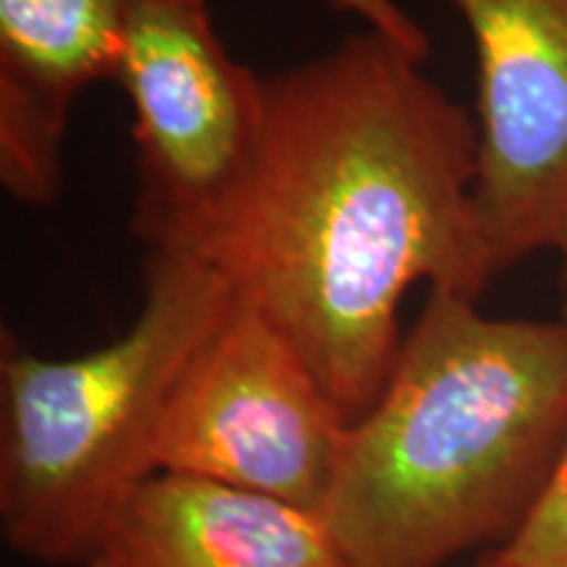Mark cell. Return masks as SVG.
<instances>
[{"mask_svg":"<svg viewBox=\"0 0 567 567\" xmlns=\"http://www.w3.org/2000/svg\"><path fill=\"white\" fill-rule=\"evenodd\" d=\"M476 118L386 34L266 76L252 168L195 255L313 368L350 423L400 354L408 289L492 284L473 184Z\"/></svg>","mask_w":567,"mask_h":567,"instance_id":"cell-1","label":"cell"},{"mask_svg":"<svg viewBox=\"0 0 567 567\" xmlns=\"http://www.w3.org/2000/svg\"><path fill=\"white\" fill-rule=\"evenodd\" d=\"M567 444V313L488 318L429 292L350 425L321 520L344 567H442L526 520Z\"/></svg>","mask_w":567,"mask_h":567,"instance_id":"cell-2","label":"cell"},{"mask_svg":"<svg viewBox=\"0 0 567 567\" xmlns=\"http://www.w3.org/2000/svg\"><path fill=\"white\" fill-rule=\"evenodd\" d=\"M200 255L155 250L145 300L122 337L74 358L0 344V526L13 551L82 563L145 484L184 371L231 305Z\"/></svg>","mask_w":567,"mask_h":567,"instance_id":"cell-3","label":"cell"},{"mask_svg":"<svg viewBox=\"0 0 567 567\" xmlns=\"http://www.w3.org/2000/svg\"><path fill=\"white\" fill-rule=\"evenodd\" d=\"M122 3L116 82L132 103V229L147 252H195L250 174L266 122V76L231 59L205 0Z\"/></svg>","mask_w":567,"mask_h":567,"instance_id":"cell-4","label":"cell"},{"mask_svg":"<svg viewBox=\"0 0 567 567\" xmlns=\"http://www.w3.org/2000/svg\"><path fill=\"white\" fill-rule=\"evenodd\" d=\"M350 425L297 347L234 295L176 386L155 467L321 515Z\"/></svg>","mask_w":567,"mask_h":567,"instance_id":"cell-5","label":"cell"},{"mask_svg":"<svg viewBox=\"0 0 567 567\" xmlns=\"http://www.w3.org/2000/svg\"><path fill=\"white\" fill-rule=\"evenodd\" d=\"M476 48L473 210L486 268L567 250V0H450Z\"/></svg>","mask_w":567,"mask_h":567,"instance_id":"cell-6","label":"cell"},{"mask_svg":"<svg viewBox=\"0 0 567 567\" xmlns=\"http://www.w3.org/2000/svg\"><path fill=\"white\" fill-rule=\"evenodd\" d=\"M122 53V0H0V182L13 200H59L71 109L116 80Z\"/></svg>","mask_w":567,"mask_h":567,"instance_id":"cell-7","label":"cell"},{"mask_svg":"<svg viewBox=\"0 0 567 567\" xmlns=\"http://www.w3.org/2000/svg\"><path fill=\"white\" fill-rule=\"evenodd\" d=\"M82 567H344L321 515L182 473H153Z\"/></svg>","mask_w":567,"mask_h":567,"instance_id":"cell-8","label":"cell"},{"mask_svg":"<svg viewBox=\"0 0 567 567\" xmlns=\"http://www.w3.org/2000/svg\"><path fill=\"white\" fill-rule=\"evenodd\" d=\"M567 295V292H565ZM563 313H567V300ZM488 567H567V444L551 473L547 488L538 496L520 528Z\"/></svg>","mask_w":567,"mask_h":567,"instance_id":"cell-9","label":"cell"},{"mask_svg":"<svg viewBox=\"0 0 567 567\" xmlns=\"http://www.w3.org/2000/svg\"><path fill=\"white\" fill-rule=\"evenodd\" d=\"M331 3L363 19L365 30L386 34V38L400 42L402 48H408L410 53H415L417 59H429V34L423 32V27L396 0H331Z\"/></svg>","mask_w":567,"mask_h":567,"instance_id":"cell-10","label":"cell"},{"mask_svg":"<svg viewBox=\"0 0 567 567\" xmlns=\"http://www.w3.org/2000/svg\"><path fill=\"white\" fill-rule=\"evenodd\" d=\"M559 258H563V287H565V292H567V250L559 255Z\"/></svg>","mask_w":567,"mask_h":567,"instance_id":"cell-11","label":"cell"},{"mask_svg":"<svg viewBox=\"0 0 567 567\" xmlns=\"http://www.w3.org/2000/svg\"><path fill=\"white\" fill-rule=\"evenodd\" d=\"M481 567H488V565H486V563H484V565H481Z\"/></svg>","mask_w":567,"mask_h":567,"instance_id":"cell-12","label":"cell"}]
</instances>
